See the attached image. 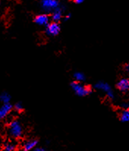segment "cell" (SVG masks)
Returning <instances> with one entry per match:
<instances>
[{"label": "cell", "mask_w": 129, "mask_h": 151, "mask_svg": "<svg viewBox=\"0 0 129 151\" xmlns=\"http://www.w3.org/2000/svg\"><path fill=\"white\" fill-rule=\"evenodd\" d=\"M70 18H71V14H67V15H66V16H65V20H66V21H67V20H68Z\"/></svg>", "instance_id": "obj_18"}, {"label": "cell", "mask_w": 129, "mask_h": 151, "mask_svg": "<svg viewBox=\"0 0 129 151\" xmlns=\"http://www.w3.org/2000/svg\"><path fill=\"white\" fill-rule=\"evenodd\" d=\"M119 119L122 122H129V109H125L124 110L121 112L119 115Z\"/></svg>", "instance_id": "obj_11"}, {"label": "cell", "mask_w": 129, "mask_h": 151, "mask_svg": "<svg viewBox=\"0 0 129 151\" xmlns=\"http://www.w3.org/2000/svg\"><path fill=\"white\" fill-rule=\"evenodd\" d=\"M34 150L35 151H43L45 150L44 149H43V148H34Z\"/></svg>", "instance_id": "obj_20"}, {"label": "cell", "mask_w": 129, "mask_h": 151, "mask_svg": "<svg viewBox=\"0 0 129 151\" xmlns=\"http://www.w3.org/2000/svg\"><path fill=\"white\" fill-rule=\"evenodd\" d=\"M41 6L44 11L53 12L59 6L58 0H41Z\"/></svg>", "instance_id": "obj_4"}, {"label": "cell", "mask_w": 129, "mask_h": 151, "mask_svg": "<svg viewBox=\"0 0 129 151\" xmlns=\"http://www.w3.org/2000/svg\"><path fill=\"white\" fill-rule=\"evenodd\" d=\"M73 78H74V81L78 82H82L85 80V75L82 72H80V71H77V72L74 73V75H73Z\"/></svg>", "instance_id": "obj_12"}, {"label": "cell", "mask_w": 129, "mask_h": 151, "mask_svg": "<svg viewBox=\"0 0 129 151\" xmlns=\"http://www.w3.org/2000/svg\"><path fill=\"white\" fill-rule=\"evenodd\" d=\"M116 87L121 92H128L129 91V80L128 78L120 79L117 83Z\"/></svg>", "instance_id": "obj_8"}, {"label": "cell", "mask_w": 129, "mask_h": 151, "mask_svg": "<svg viewBox=\"0 0 129 151\" xmlns=\"http://www.w3.org/2000/svg\"><path fill=\"white\" fill-rule=\"evenodd\" d=\"M12 106L11 105L10 103H3V105L0 107V121L5 119L12 111Z\"/></svg>", "instance_id": "obj_7"}, {"label": "cell", "mask_w": 129, "mask_h": 151, "mask_svg": "<svg viewBox=\"0 0 129 151\" xmlns=\"http://www.w3.org/2000/svg\"><path fill=\"white\" fill-rule=\"evenodd\" d=\"M125 71H129V62H128V63L125 64Z\"/></svg>", "instance_id": "obj_16"}, {"label": "cell", "mask_w": 129, "mask_h": 151, "mask_svg": "<svg viewBox=\"0 0 129 151\" xmlns=\"http://www.w3.org/2000/svg\"><path fill=\"white\" fill-rule=\"evenodd\" d=\"M9 134L13 138L18 139L21 137L23 134V129L21 123L18 120H13L9 123Z\"/></svg>", "instance_id": "obj_2"}, {"label": "cell", "mask_w": 129, "mask_h": 151, "mask_svg": "<svg viewBox=\"0 0 129 151\" xmlns=\"http://www.w3.org/2000/svg\"><path fill=\"white\" fill-rule=\"evenodd\" d=\"M72 91L79 96H85L92 93V88L90 86H85L81 84V82L74 81L71 84Z\"/></svg>", "instance_id": "obj_1"}, {"label": "cell", "mask_w": 129, "mask_h": 151, "mask_svg": "<svg viewBox=\"0 0 129 151\" xmlns=\"http://www.w3.org/2000/svg\"><path fill=\"white\" fill-rule=\"evenodd\" d=\"M34 22L40 26H46L50 23V17L47 14H38L34 18Z\"/></svg>", "instance_id": "obj_6"}, {"label": "cell", "mask_w": 129, "mask_h": 151, "mask_svg": "<svg viewBox=\"0 0 129 151\" xmlns=\"http://www.w3.org/2000/svg\"><path fill=\"white\" fill-rule=\"evenodd\" d=\"M122 107L125 109H128V104H127V103H123L122 104Z\"/></svg>", "instance_id": "obj_19"}, {"label": "cell", "mask_w": 129, "mask_h": 151, "mask_svg": "<svg viewBox=\"0 0 129 151\" xmlns=\"http://www.w3.org/2000/svg\"><path fill=\"white\" fill-rule=\"evenodd\" d=\"M74 2L77 4H81L84 2V0H74Z\"/></svg>", "instance_id": "obj_17"}, {"label": "cell", "mask_w": 129, "mask_h": 151, "mask_svg": "<svg viewBox=\"0 0 129 151\" xmlns=\"http://www.w3.org/2000/svg\"><path fill=\"white\" fill-rule=\"evenodd\" d=\"M3 150L5 151H13L15 150V146L12 143H7L4 146Z\"/></svg>", "instance_id": "obj_14"}, {"label": "cell", "mask_w": 129, "mask_h": 151, "mask_svg": "<svg viewBox=\"0 0 129 151\" xmlns=\"http://www.w3.org/2000/svg\"><path fill=\"white\" fill-rule=\"evenodd\" d=\"M60 25L58 22H53L46 26V33L49 36H56L60 32Z\"/></svg>", "instance_id": "obj_5"}, {"label": "cell", "mask_w": 129, "mask_h": 151, "mask_svg": "<svg viewBox=\"0 0 129 151\" xmlns=\"http://www.w3.org/2000/svg\"><path fill=\"white\" fill-rule=\"evenodd\" d=\"M38 144V141L37 140H29L24 144L23 149L25 151H29L30 150H33L36 147V146Z\"/></svg>", "instance_id": "obj_10"}, {"label": "cell", "mask_w": 129, "mask_h": 151, "mask_svg": "<svg viewBox=\"0 0 129 151\" xmlns=\"http://www.w3.org/2000/svg\"><path fill=\"white\" fill-rule=\"evenodd\" d=\"M95 87L97 90H99V91H102L105 93L106 94V96H108L110 99L112 100L114 99V93L112 90L111 87L107 83L103 81H99L98 83H97L95 85Z\"/></svg>", "instance_id": "obj_3"}, {"label": "cell", "mask_w": 129, "mask_h": 151, "mask_svg": "<svg viewBox=\"0 0 129 151\" xmlns=\"http://www.w3.org/2000/svg\"><path fill=\"white\" fill-rule=\"evenodd\" d=\"M52 20L53 22H59L61 21V19L63 17V14H62V9L58 6L57 9H55V10H53L52 12Z\"/></svg>", "instance_id": "obj_9"}, {"label": "cell", "mask_w": 129, "mask_h": 151, "mask_svg": "<svg viewBox=\"0 0 129 151\" xmlns=\"http://www.w3.org/2000/svg\"><path fill=\"white\" fill-rule=\"evenodd\" d=\"M0 100L2 103H9L11 100V96L6 92H3L0 95Z\"/></svg>", "instance_id": "obj_13"}, {"label": "cell", "mask_w": 129, "mask_h": 151, "mask_svg": "<svg viewBox=\"0 0 129 151\" xmlns=\"http://www.w3.org/2000/svg\"><path fill=\"white\" fill-rule=\"evenodd\" d=\"M14 109H15V111H17L18 112H21L24 110V106L21 103H15V105L14 106Z\"/></svg>", "instance_id": "obj_15"}]
</instances>
